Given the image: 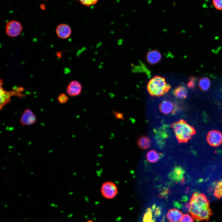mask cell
<instances>
[{
  "label": "cell",
  "mask_w": 222,
  "mask_h": 222,
  "mask_svg": "<svg viewBox=\"0 0 222 222\" xmlns=\"http://www.w3.org/2000/svg\"><path fill=\"white\" fill-rule=\"evenodd\" d=\"M138 145L141 148L146 149L150 146V141L146 136L141 137L138 140Z\"/></svg>",
  "instance_id": "17"
},
{
  "label": "cell",
  "mask_w": 222,
  "mask_h": 222,
  "mask_svg": "<svg viewBox=\"0 0 222 222\" xmlns=\"http://www.w3.org/2000/svg\"><path fill=\"white\" fill-rule=\"evenodd\" d=\"M101 191L102 195L107 199L114 198L117 194L118 189L116 184L114 182L108 181L102 184Z\"/></svg>",
  "instance_id": "5"
},
{
  "label": "cell",
  "mask_w": 222,
  "mask_h": 222,
  "mask_svg": "<svg viewBox=\"0 0 222 222\" xmlns=\"http://www.w3.org/2000/svg\"><path fill=\"white\" fill-rule=\"evenodd\" d=\"M214 195L218 198L222 197V180L218 182L216 184Z\"/></svg>",
  "instance_id": "18"
},
{
  "label": "cell",
  "mask_w": 222,
  "mask_h": 222,
  "mask_svg": "<svg viewBox=\"0 0 222 222\" xmlns=\"http://www.w3.org/2000/svg\"><path fill=\"white\" fill-rule=\"evenodd\" d=\"M80 4L89 7L96 4L99 0H78Z\"/></svg>",
  "instance_id": "19"
},
{
  "label": "cell",
  "mask_w": 222,
  "mask_h": 222,
  "mask_svg": "<svg viewBox=\"0 0 222 222\" xmlns=\"http://www.w3.org/2000/svg\"><path fill=\"white\" fill-rule=\"evenodd\" d=\"M58 100L60 103L64 104L68 101V98L65 94L63 93L58 97Z\"/></svg>",
  "instance_id": "22"
},
{
  "label": "cell",
  "mask_w": 222,
  "mask_h": 222,
  "mask_svg": "<svg viewBox=\"0 0 222 222\" xmlns=\"http://www.w3.org/2000/svg\"><path fill=\"white\" fill-rule=\"evenodd\" d=\"M152 218L151 211L150 208H148L144 215L143 222H152Z\"/></svg>",
  "instance_id": "20"
},
{
  "label": "cell",
  "mask_w": 222,
  "mask_h": 222,
  "mask_svg": "<svg viewBox=\"0 0 222 222\" xmlns=\"http://www.w3.org/2000/svg\"><path fill=\"white\" fill-rule=\"evenodd\" d=\"M196 79L194 77H191L188 83V86L191 88H194L195 86Z\"/></svg>",
  "instance_id": "26"
},
{
  "label": "cell",
  "mask_w": 222,
  "mask_h": 222,
  "mask_svg": "<svg viewBox=\"0 0 222 222\" xmlns=\"http://www.w3.org/2000/svg\"><path fill=\"white\" fill-rule=\"evenodd\" d=\"M183 216L182 212L179 210L174 208L169 210L167 213L166 216L170 222H179Z\"/></svg>",
  "instance_id": "11"
},
{
  "label": "cell",
  "mask_w": 222,
  "mask_h": 222,
  "mask_svg": "<svg viewBox=\"0 0 222 222\" xmlns=\"http://www.w3.org/2000/svg\"><path fill=\"white\" fill-rule=\"evenodd\" d=\"M174 171V175H175V177L176 178L179 179L181 177L183 173V170L180 167L176 168Z\"/></svg>",
  "instance_id": "23"
},
{
  "label": "cell",
  "mask_w": 222,
  "mask_h": 222,
  "mask_svg": "<svg viewBox=\"0 0 222 222\" xmlns=\"http://www.w3.org/2000/svg\"><path fill=\"white\" fill-rule=\"evenodd\" d=\"M193 218L191 216L185 214L183 215L180 222H194Z\"/></svg>",
  "instance_id": "21"
},
{
  "label": "cell",
  "mask_w": 222,
  "mask_h": 222,
  "mask_svg": "<svg viewBox=\"0 0 222 222\" xmlns=\"http://www.w3.org/2000/svg\"><path fill=\"white\" fill-rule=\"evenodd\" d=\"M62 53L61 52H57L56 53L57 56L60 58H61L62 56Z\"/></svg>",
  "instance_id": "28"
},
{
  "label": "cell",
  "mask_w": 222,
  "mask_h": 222,
  "mask_svg": "<svg viewBox=\"0 0 222 222\" xmlns=\"http://www.w3.org/2000/svg\"><path fill=\"white\" fill-rule=\"evenodd\" d=\"M198 85L199 88L202 91L205 92L209 88L210 85V81L208 77H202L199 80Z\"/></svg>",
  "instance_id": "14"
},
{
  "label": "cell",
  "mask_w": 222,
  "mask_h": 222,
  "mask_svg": "<svg viewBox=\"0 0 222 222\" xmlns=\"http://www.w3.org/2000/svg\"><path fill=\"white\" fill-rule=\"evenodd\" d=\"M87 222H93L92 220H89V221H88Z\"/></svg>",
  "instance_id": "29"
},
{
  "label": "cell",
  "mask_w": 222,
  "mask_h": 222,
  "mask_svg": "<svg viewBox=\"0 0 222 222\" xmlns=\"http://www.w3.org/2000/svg\"><path fill=\"white\" fill-rule=\"evenodd\" d=\"M170 87V86L167 84L164 78L155 76L152 78L149 82L147 89L151 95L160 96L166 93Z\"/></svg>",
  "instance_id": "3"
},
{
  "label": "cell",
  "mask_w": 222,
  "mask_h": 222,
  "mask_svg": "<svg viewBox=\"0 0 222 222\" xmlns=\"http://www.w3.org/2000/svg\"><path fill=\"white\" fill-rule=\"evenodd\" d=\"M189 212L197 221H208L212 214L209 202L205 195L195 192L189 203Z\"/></svg>",
  "instance_id": "1"
},
{
  "label": "cell",
  "mask_w": 222,
  "mask_h": 222,
  "mask_svg": "<svg viewBox=\"0 0 222 222\" xmlns=\"http://www.w3.org/2000/svg\"><path fill=\"white\" fill-rule=\"evenodd\" d=\"M172 126L180 143L187 142L195 133V129L183 120L173 123Z\"/></svg>",
  "instance_id": "2"
},
{
  "label": "cell",
  "mask_w": 222,
  "mask_h": 222,
  "mask_svg": "<svg viewBox=\"0 0 222 222\" xmlns=\"http://www.w3.org/2000/svg\"><path fill=\"white\" fill-rule=\"evenodd\" d=\"M23 30V27L19 22L11 20L7 22L6 25V32L8 36L16 37L20 34Z\"/></svg>",
  "instance_id": "6"
},
{
  "label": "cell",
  "mask_w": 222,
  "mask_h": 222,
  "mask_svg": "<svg viewBox=\"0 0 222 222\" xmlns=\"http://www.w3.org/2000/svg\"><path fill=\"white\" fill-rule=\"evenodd\" d=\"M82 86L78 81L74 80L71 81L66 88V92L70 96L74 97L79 95L81 92Z\"/></svg>",
  "instance_id": "9"
},
{
  "label": "cell",
  "mask_w": 222,
  "mask_h": 222,
  "mask_svg": "<svg viewBox=\"0 0 222 222\" xmlns=\"http://www.w3.org/2000/svg\"><path fill=\"white\" fill-rule=\"evenodd\" d=\"M161 55L160 53L156 50H153L149 52L146 56L147 61L150 64H154L160 60Z\"/></svg>",
  "instance_id": "12"
},
{
  "label": "cell",
  "mask_w": 222,
  "mask_h": 222,
  "mask_svg": "<svg viewBox=\"0 0 222 222\" xmlns=\"http://www.w3.org/2000/svg\"><path fill=\"white\" fill-rule=\"evenodd\" d=\"M213 4L215 7L219 10H222V0H213Z\"/></svg>",
  "instance_id": "24"
},
{
  "label": "cell",
  "mask_w": 222,
  "mask_h": 222,
  "mask_svg": "<svg viewBox=\"0 0 222 222\" xmlns=\"http://www.w3.org/2000/svg\"><path fill=\"white\" fill-rule=\"evenodd\" d=\"M56 32L59 37L65 39L70 36L72 33V29L68 24L62 23L57 26L56 29Z\"/></svg>",
  "instance_id": "10"
},
{
  "label": "cell",
  "mask_w": 222,
  "mask_h": 222,
  "mask_svg": "<svg viewBox=\"0 0 222 222\" xmlns=\"http://www.w3.org/2000/svg\"><path fill=\"white\" fill-rule=\"evenodd\" d=\"M36 119L33 112L29 109H26L22 115L20 121L22 125H30L34 124Z\"/></svg>",
  "instance_id": "8"
},
{
  "label": "cell",
  "mask_w": 222,
  "mask_h": 222,
  "mask_svg": "<svg viewBox=\"0 0 222 222\" xmlns=\"http://www.w3.org/2000/svg\"><path fill=\"white\" fill-rule=\"evenodd\" d=\"M160 158V155L156 151L151 150L146 154V158L150 162L154 163L157 161Z\"/></svg>",
  "instance_id": "16"
},
{
  "label": "cell",
  "mask_w": 222,
  "mask_h": 222,
  "mask_svg": "<svg viewBox=\"0 0 222 222\" xmlns=\"http://www.w3.org/2000/svg\"><path fill=\"white\" fill-rule=\"evenodd\" d=\"M207 141L211 146H218L222 142V134L218 131L211 130L208 134Z\"/></svg>",
  "instance_id": "7"
},
{
  "label": "cell",
  "mask_w": 222,
  "mask_h": 222,
  "mask_svg": "<svg viewBox=\"0 0 222 222\" xmlns=\"http://www.w3.org/2000/svg\"><path fill=\"white\" fill-rule=\"evenodd\" d=\"M40 9L43 10H45L46 9V6L44 4H42L40 6Z\"/></svg>",
  "instance_id": "27"
},
{
  "label": "cell",
  "mask_w": 222,
  "mask_h": 222,
  "mask_svg": "<svg viewBox=\"0 0 222 222\" xmlns=\"http://www.w3.org/2000/svg\"><path fill=\"white\" fill-rule=\"evenodd\" d=\"M0 110L6 104L11 101L10 97L13 96H15L19 97H22L24 95L21 93L23 90V88L21 87H14L12 91H7L4 90L0 83Z\"/></svg>",
  "instance_id": "4"
},
{
  "label": "cell",
  "mask_w": 222,
  "mask_h": 222,
  "mask_svg": "<svg viewBox=\"0 0 222 222\" xmlns=\"http://www.w3.org/2000/svg\"><path fill=\"white\" fill-rule=\"evenodd\" d=\"M174 93L175 96L177 98L183 99L186 97L187 92L184 87L180 86L175 89L174 91Z\"/></svg>",
  "instance_id": "15"
},
{
  "label": "cell",
  "mask_w": 222,
  "mask_h": 222,
  "mask_svg": "<svg viewBox=\"0 0 222 222\" xmlns=\"http://www.w3.org/2000/svg\"><path fill=\"white\" fill-rule=\"evenodd\" d=\"M113 113L116 119L124 120V117L123 116V114L122 113H120L118 112L115 111L114 110H112Z\"/></svg>",
  "instance_id": "25"
},
{
  "label": "cell",
  "mask_w": 222,
  "mask_h": 222,
  "mask_svg": "<svg viewBox=\"0 0 222 222\" xmlns=\"http://www.w3.org/2000/svg\"><path fill=\"white\" fill-rule=\"evenodd\" d=\"M173 105L170 101H165L162 102L159 106L160 111L163 113L168 114L172 110Z\"/></svg>",
  "instance_id": "13"
}]
</instances>
